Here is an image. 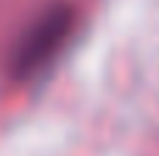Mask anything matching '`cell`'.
I'll return each mask as SVG.
<instances>
[{
    "instance_id": "obj_1",
    "label": "cell",
    "mask_w": 159,
    "mask_h": 156,
    "mask_svg": "<svg viewBox=\"0 0 159 156\" xmlns=\"http://www.w3.org/2000/svg\"><path fill=\"white\" fill-rule=\"evenodd\" d=\"M75 22H78L75 8L67 3H56L45 8L17 39L8 59L11 75L17 81H31V78H39L45 70H50L53 61L67 47V42L73 39Z\"/></svg>"
}]
</instances>
